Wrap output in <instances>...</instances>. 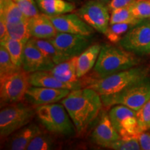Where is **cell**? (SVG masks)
Wrapping results in <instances>:
<instances>
[{
  "label": "cell",
  "mask_w": 150,
  "mask_h": 150,
  "mask_svg": "<svg viewBox=\"0 0 150 150\" xmlns=\"http://www.w3.org/2000/svg\"><path fill=\"white\" fill-rule=\"evenodd\" d=\"M95 1H99V2H102V3H103V4H104L107 5L110 2V0H95Z\"/></svg>",
  "instance_id": "38"
},
{
  "label": "cell",
  "mask_w": 150,
  "mask_h": 150,
  "mask_svg": "<svg viewBox=\"0 0 150 150\" xmlns=\"http://www.w3.org/2000/svg\"><path fill=\"white\" fill-rule=\"evenodd\" d=\"M29 19L24 18L17 22L6 23L9 36L26 44L31 38L29 29Z\"/></svg>",
  "instance_id": "22"
},
{
  "label": "cell",
  "mask_w": 150,
  "mask_h": 150,
  "mask_svg": "<svg viewBox=\"0 0 150 150\" xmlns=\"http://www.w3.org/2000/svg\"><path fill=\"white\" fill-rule=\"evenodd\" d=\"M56 141L50 134L40 133L33 138L27 150H50L56 147Z\"/></svg>",
  "instance_id": "26"
},
{
  "label": "cell",
  "mask_w": 150,
  "mask_h": 150,
  "mask_svg": "<svg viewBox=\"0 0 150 150\" xmlns=\"http://www.w3.org/2000/svg\"><path fill=\"white\" fill-rule=\"evenodd\" d=\"M140 63L136 54L110 44L102 45L94 71L99 79L136 67Z\"/></svg>",
  "instance_id": "2"
},
{
  "label": "cell",
  "mask_w": 150,
  "mask_h": 150,
  "mask_svg": "<svg viewBox=\"0 0 150 150\" xmlns=\"http://www.w3.org/2000/svg\"><path fill=\"white\" fill-rule=\"evenodd\" d=\"M102 45L99 44L91 45L78 56L76 65V75L80 79L88 74L96 64Z\"/></svg>",
  "instance_id": "19"
},
{
  "label": "cell",
  "mask_w": 150,
  "mask_h": 150,
  "mask_svg": "<svg viewBox=\"0 0 150 150\" xmlns=\"http://www.w3.org/2000/svg\"><path fill=\"white\" fill-rule=\"evenodd\" d=\"M42 131L35 123H31L11 135L6 144V148L11 150L27 149L30 142Z\"/></svg>",
  "instance_id": "17"
},
{
  "label": "cell",
  "mask_w": 150,
  "mask_h": 150,
  "mask_svg": "<svg viewBox=\"0 0 150 150\" xmlns=\"http://www.w3.org/2000/svg\"><path fill=\"white\" fill-rule=\"evenodd\" d=\"M136 0H110L107 4L109 11H112L117 8L131 6Z\"/></svg>",
  "instance_id": "34"
},
{
  "label": "cell",
  "mask_w": 150,
  "mask_h": 150,
  "mask_svg": "<svg viewBox=\"0 0 150 150\" xmlns=\"http://www.w3.org/2000/svg\"><path fill=\"white\" fill-rule=\"evenodd\" d=\"M29 29L31 38L44 40H50L58 33L50 17L44 13L29 19Z\"/></svg>",
  "instance_id": "18"
},
{
  "label": "cell",
  "mask_w": 150,
  "mask_h": 150,
  "mask_svg": "<svg viewBox=\"0 0 150 150\" xmlns=\"http://www.w3.org/2000/svg\"><path fill=\"white\" fill-rule=\"evenodd\" d=\"M110 148L115 150H140L141 149L138 138H120L110 145Z\"/></svg>",
  "instance_id": "31"
},
{
  "label": "cell",
  "mask_w": 150,
  "mask_h": 150,
  "mask_svg": "<svg viewBox=\"0 0 150 150\" xmlns=\"http://www.w3.org/2000/svg\"><path fill=\"white\" fill-rule=\"evenodd\" d=\"M74 123L78 134H81L95 119L102 108L103 102L99 94L86 87L71 91L61 100Z\"/></svg>",
  "instance_id": "1"
},
{
  "label": "cell",
  "mask_w": 150,
  "mask_h": 150,
  "mask_svg": "<svg viewBox=\"0 0 150 150\" xmlns=\"http://www.w3.org/2000/svg\"><path fill=\"white\" fill-rule=\"evenodd\" d=\"M42 13L48 16H56L70 13L74 11V4L67 0H35Z\"/></svg>",
  "instance_id": "20"
},
{
  "label": "cell",
  "mask_w": 150,
  "mask_h": 150,
  "mask_svg": "<svg viewBox=\"0 0 150 150\" xmlns=\"http://www.w3.org/2000/svg\"><path fill=\"white\" fill-rule=\"evenodd\" d=\"M55 63L43 54L30 38L24 45L22 69L27 73L52 70Z\"/></svg>",
  "instance_id": "13"
},
{
  "label": "cell",
  "mask_w": 150,
  "mask_h": 150,
  "mask_svg": "<svg viewBox=\"0 0 150 150\" xmlns=\"http://www.w3.org/2000/svg\"><path fill=\"white\" fill-rule=\"evenodd\" d=\"M136 25V24L134 23H115L109 24L107 31L104 35L110 42L113 43L119 42L124 35L131 28Z\"/></svg>",
  "instance_id": "24"
},
{
  "label": "cell",
  "mask_w": 150,
  "mask_h": 150,
  "mask_svg": "<svg viewBox=\"0 0 150 150\" xmlns=\"http://www.w3.org/2000/svg\"><path fill=\"white\" fill-rule=\"evenodd\" d=\"M13 0H0V11L3 10L7 6L12 3Z\"/></svg>",
  "instance_id": "37"
},
{
  "label": "cell",
  "mask_w": 150,
  "mask_h": 150,
  "mask_svg": "<svg viewBox=\"0 0 150 150\" xmlns=\"http://www.w3.org/2000/svg\"><path fill=\"white\" fill-rule=\"evenodd\" d=\"M67 1H71V2H73V3H74L75 1H76V0H67Z\"/></svg>",
  "instance_id": "39"
},
{
  "label": "cell",
  "mask_w": 150,
  "mask_h": 150,
  "mask_svg": "<svg viewBox=\"0 0 150 150\" xmlns=\"http://www.w3.org/2000/svg\"><path fill=\"white\" fill-rule=\"evenodd\" d=\"M30 86L29 73L22 68L0 77L1 106L22 102Z\"/></svg>",
  "instance_id": "7"
},
{
  "label": "cell",
  "mask_w": 150,
  "mask_h": 150,
  "mask_svg": "<svg viewBox=\"0 0 150 150\" xmlns=\"http://www.w3.org/2000/svg\"><path fill=\"white\" fill-rule=\"evenodd\" d=\"M8 36L6 23L4 19L0 18V42H2Z\"/></svg>",
  "instance_id": "36"
},
{
  "label": "cell",
  "mask_w": 150,
  "mask_h": 150,
  "mask_svg": "<svg viewBox=\"0 0 150 150\" xmlns=\"http://www.w3.org/2000/svg\"><path fill=\"white\" fill-rule=\"evenodd\" d=\"M77 56L72 57L71 59L67 60L64 62L56 65L52 70H49L54 76H60L71 70H76V65H77Z\"/></svg>",
  "instance_id": "32"
},
{
  "label": "cell",
  "mask_w": 150,
  "mask_h": 150,
  "mask_svg": "<svg viewBox=\"0 0 150 150\" xmlns=\"http://www.w3.org/2000/svg\"><path fill=\"white\" fill-rule=\"evenodd\" d=\"M140 148L142 150H150V133L142 131L138 136Z\"/></svg>",
  "instance_id": "35"
},
{
  "label": "cell",
  "mask_w": 150,
  "mask_h": 150,
  "mask_svg": "<svg viewBox=\"0 0 150 150\" xmlns=\"http://www.w3.org/2000/svg\"><path fill=\"white\" fill-rule=\"evenodd\" d=\"M148 76L145 67H134L97 80L91 81L88 86L97 91L100 96L111 95L121 91L131 84Z\"/></svg>",
  "instance_id": "5"
},
{
  "label": "cell",
  "mask_w": 150,
  "mask_h": 150,
  "mask_svg": "<svg viewBox=\"0 0 150 150\" xmlns=\"http://www.w3.org/2000/svg\"><path fill=\"white\" fill-rule=\"evenodd\" d=\"M101 98L106 108L122 104L137 111L150 99V78L145 76L118 93L102 95Z\"/></svg>",
  "instance_id": "3"
},
{
  "label": "cell",
  "mask_w": 150,
  "mask_h": 150,
  "mask_svg": "<svg viewBox=\"0 0 150 150\" xmlns=\"http://www.w3.org/2000/svg\"><path fill=\"white\" fill-rule=\"evenodd\" d=\"M18 0H13V1H15V2H16V1H18Z\"/></svg>",
  "instance_id": "40"
},
{
  "label": "cell",
  "mask_w": 150,
  "mask_h": 150,
  "mask_svg": "<svg viewBox=\"0 0 150 150\" xmlns=\"http://www.w3.org/2000/svg\"><path fill=\"white\" fill-rule=\"evenodd\" d=\"M30 85L38 87L51 88L69 89L70 91L80 89L83 84L77 81L73 83H65L57 79L50 71H38L29 74Z\"/></svg>",
  "instance_id": "16"
},
{
  "label": "cell",
  "mask_w": 150,
  "mask_h": 150,
  "mask_svg": "<svg viewBox=\"0 0 150 150\" xmlns=\"http://www.w3.org/2000/svg\"><path fill=\"white\" fill-rule=\"evenodd\" d=\"M108 115L121 138H138L140 133L136 111L122 104L112 106Z\"/></svg>",
  "instance_id": "8"
},
{
  "label": "cell",
  "mask_w": 150,
  "mask_h": 150,
  "mask_svg": "<svg viewBox=\"0 0 150 150\" xmlns=\"http://www.w3.org/2000/svg\"><path fill=\"white\" fill-rule=\"evenodd\" d=\"M121 47L137 55L150 54V21H142L131 28L119 42Z\"/></svg>",
  "instance_id": "9"
},
{
  "label": "cell",
  "mask_w": 150,
  "mask_h": 150,
  "mask_svg": "<svg viewBox=\"0 0 150 150\" xmlns=\"http://www.w3.org/2000/svg\"><path fill=\"white\" fill-rule=\"evenodd\" d=\"M16 3L23 14L28 18L40 14L35 0H18Z\"/></svg>",
  "instance_id": "33"
},
{
  "label": "cell",
  "mask_w": 150,
  "mask_h": 150,
  "mask_svg": "<svg viewBox=\"0 0 150 150\" xmlns=\"http://www.w3.org/2000/svg\"><path fill=\"white\" fill-rule=\"evenodd\" d=\"M0 43L6 47L14 64L19 68H22L23 52L25 44L21 41L12 38L10 36Z\"/></svg>",
  "instance_id": "23"
},
{
  "label": "cell",
  "mask_w": 150,
  "mask_h": 150,
  "mask_svg": "<svg viewBox=\"0 0 150 150\" xmlns=\"http://www.w3.org/2000/svg\"><path fill=\"white\" fill-rule=\"evenodd\" d=\"M71 92L69 89L51 88L31 86L28 88L25 99L29 104L36 108L39 106L59 102Z\"/></svg>",
  "instance_id": "14"
},
{
  "label": "cell",
  "mask_w": 150,
  "mask_h": 150,
  "mask_svg": "<svg viewBox=\"0 0 150 150\" xmlns=\"http://www.w3.org/2000/svg\"><path fill=\"white\" fill-rule=\"evenodd\" d=\"M31 38L35 45L40 50V52L48 59L53 61L55 65H58L62 62L71 59L69 56L62 53L50 40L37 39L34 38Z\"/></svg>",
  "instance_id": "21"
},
{
  "label": "cell",
  "mask_w": 150,
  "mask_h": 150,
  "mask_svg": "<svg viewBox=\"0 0 150 150\" xmlns=\"http://www.w3.org/2000/svg\"><path fill=\"white\" fill-rule=\"evenodd\" d=\"M13 62L9 52L3 45L0 46V77L10 74L19 70Z\"/></svg>",
  "instance_id": "27"
},
{
  "label": "cell",
  "mask_w": 150,
  "mask_h": 150,
  "mask_svg": "<svg viewBox=\"0 0 150 150\" xmlns=\"http://www.w3.org/2000/svg\"><path fill=\"white\" fill-rule=\"evenodd\" d=\"M0 18L4 19L6 23H11L28 18L23 14L15 1H13L5 8L0 11Z\"/></svg>",
  "instance_id": "28"
},
{
  "label": "cell",
  "mask_w": 150,
  "mask_h": 150,
  "mask_svg": "<svg viewBox=\"0 0 150 150\" xmlns=\"http://www.w3.org/2000/svg\"><path fill=\"white\" fill-rule=\"evenodd\" d=\"M92 139L97 145L110 148L113 142L120 138V136L112 126L108 113L102 111L97 126L92 134Z\"/></svg>",
  "instance_id": "15"
},
{
  "label": "cell",
  "mask_w": 150,
  "mask_h": 150,
  "mask_svg": "<svg viewBox=\"0 0 150 150\" xmlns=\"http://www.w3.org/2000/svg\"><path fill=\"white\" fill-rule=\"evenodd\" d=\"M58 32L92 36L94 29L88 24L77 13H66L49 16Z\"/></svg>",
  "instance_id": "12"
},
{
  "label": "cell",
  "mask_w": 150,
  "mask_h": 150,
  "mask_svg": "<svg viewBox=\"0 0 150 150\" xmlns=\"http://www.w3.org/2000/svg\"><path fill=\"white\" fill-rule=\"evenodd\" d=\"M107 5L89 0L76 11L80 18L95 31L105 34L110 24V16Z\"/></svg>",
  "instance_id": "10"
},
{
  "label": "cell",
  "mask_w": 150,
  "mask_h": 150,
  "mask_svg": "<svg viewBox=\"0 0 150 150\" xmlns=\"http://www.w3.org/2000/svg\"><path fill=\"white\" fill-rule=\"evenodd\" d=\"M136 115L140 131H150V99L137 110Z\"/></svg>",
  "instance_id": "30"
},
{
  "label": "cell",
  "mask_w": 150,
  "mask_h": 150,
  "mask_svg": "<svg viewBox=\"0 0 150 150\" xmlns=\"http://www.w3.org/2000/svg\"><path fill=\"white\" fill-rule=\"evenodd\" d=\"M36 116L42 126L52 134L71 136L75 132L74 125L62 104H49L35 108Z\"/></svg>",
  "instance_id": "4"
},
{
  "label": "cell",
  "mask_w": 150,
  "mask_h": 150,
  "mask_svg": "<svg viewBox=\"0 0 150 150\" xmlns=\"http://www.w3.org/2000/svg\"><path fill=\"white\" fill-rule=\"evenodd\" d=\"M143 20L136 18L132 12L130 6L117 8L111 11L110 18V24L115 23H134L138 24Z\"/></svg>",
  "instance_id": "25"
},
{
  "label": "cell",
  "mask_w": 150,
  "mask_h": 150,
  "mask_svg": "<svg viewBox=\"0 0 150 150\" xmlns=\"http://www.w3.org/2000/svg\"><path fill=\"white\" fill-rule=\"evenodd\" d=\"M130 8L133 15L139 20L150 18V0H136Z\"/></svg>",
  "instance_id": "29"
},
{
  "label": "cell",
  "mask_w": 150,
  "mask_h": 150,
  "mask_svg": "<svg viewBox=\"0 0 150 150\" xmlns=\"http://www.w3.org/2000/svg\"><path fill=\"white\" fill-rule=\"evenodd\" d=\"M56 47L70 58L77 56L91 45V36L58 32L50 39Z\"/></svg>",
  "instance_id": "11"
},
{
  "label": "cell",
  "mask_w": 150,
  "mask_h": 150,
  "mask_svg": "<svg viewBox=\"0 0 150 150\" xmlns=\"http://www.w3.org/2000/svg\"><path fill=\"white\" fill-rule=\"evenodd\" d=\"M36 115L35 108L19 102L1 107L0 111V135L10 136L19 129L29 125Z\"/></svg>",
  "instance_id": "6"
}]
</instances>
